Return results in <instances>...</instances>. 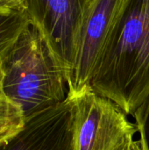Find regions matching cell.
<instances>
[{"mask_svg": "<svg viewBox=\"0 0 149 150\" xmlns=\"http://www.w3.org/2000/svg\"><path fill=\"white\" fill-rule=\"evenodd\" d=\"M133 116L135 120L139 142L142 150H149V93L136 108Z\"/></svg>", "mask_w": 149, "mask_h": 150, "instance_id": "9c48e42d", "label": "cell"}, {"mask_svg": "<svg viewBox=\"0 0 149 150\" xmlns=\"http://www.w3.org/2000/svg\"><path fill=\"white\" fill-rule=\"evenodd\" d=\"M0 86L25 119L68 97V76L37 27L29 24L0 56Z\"/></svg>", "mask_w": 149, "mask_h": 150, "instance_id": "7a4b0ae2", "label": "cell"}, {"mask_svg": "<svg viewBox=\"0 0 149 150\" xmlns=\"http://www.w3.org/2000/svg\"><path fill=\"white\" fill-rule=\"evenodd\" d=\"M0 10L24 12V0H0Z\"/></svg>", "mask_w": 149, "mask_h": 150, "instance_id": "30bf717a", "label": "cell"}, {"mask_svg": "<svg viewBox=\"0 0 149 150\" xmlns=\"http://www.w3.org/2000/svg\"><path fill=\"white\" fill-rule=\"evenodd\" d=\"M132 142H131L129 143H126L125 146H123L119 150H131V144H132Z\"/></svg>", "mask_w": 149, "mask_h": 150, "instance_id": "7c38bea8", "label": "cell"}, {"mask_svg": "<svg viewBox=\"0 0 149 150\" xmlns=\"http://www.w3.org/2000/svg\"><path fill=\"white\" fill-rule=\"evenodd\" d=\"M92 0H24V12L68 71L73 68L80 33Z\"/></svg>", "mask_w": 149, "mask_h": 150, "instance_id": "277c9868", "label": "cell"}, {"mask_svg": "<svg viewBox=\"0 0 149 150\" xmlns=\"http://www.w3.org/2000/svg\"><path fill=\"white\" fill-rule=\"evenodd\" d=\"M30 24L23 11L0 10V56Z\"/></svg>", "mask_w": 149, "mask_h": 150, "instance_id": "ba28073f", "label": "cell"}, {"mask_svg": "<svg viewBox=\"0 0 149 150\" xmlns=\"http://www.w3.org/2000/svg\"><path fill=\"white\" fill-rule=\"evenodd\" d=\"M68 98L73 112V150H119L134 140L135 124L113 101L90 87Z\"/></svg>", "mask_w": 149, "mask_h": 150, "instance_id": "3957f363", "label": "cell"}, {"mask_svg": "<svg viewBox=\"0 0 149 150\" xmlns=\"http://www.w3.org/2000/svg\"><path fill=\"white\" fill-rule=\"evenodd\" d=\"M90 87L127 115L149 93V0H126Z\"/></svg>", "mask_w": 149, "mask_h": 150, "instance_id": "6da1fadb", "label": "cell"}, {"mask_svg": "<svg viewBox=\"0 0 149 150\" xmlns=\"http://www.w3.org/2000/svg\"><path fill=\"white\" fill-rule=\"evenodd\" d=\"M25 123L23 110L4 93L0 86V145L19 133Z\"/></svg>", "mask_w": 149, "mask_h": 150, "instance_id": "52a82bcc", "label": "cell"}, {"mask_svg": "<svg viewBox=\"0 0 149 150\" xmlns=\"http://www.w3.org/2000/svg\"><path fill=\"white\" fill-rule=\"evenodd\" d=\"M131 150H142L138 140H133L131 144Z\"/></svg>", "mask_w": 149, "mask_h": 150, "instance_id": "8fae6325", "label": "cell"}, {"mask_svg": "<svg viewBox=\"0 0 149 150\" xmlns=\"http://www.w3.org/2000/svg\"><path fill=\"white\" fill-rule=\"evenodd\" d=\"M126 0H92L86 14L68 76V96L87 88L109 44Z\"/></svg>", "mask_w": 149, "mask_h": 150, "instance_id": "5b68a950", "label": "cell"}, {"mask_svg": "<svg viewBox=\"0 0 149 150\" xmlns=\"http://www.w3.org/2000/svg\"><path fill=\"white\" fill-rule=\"evenodd\" d=\"M0 150H73L70 98L25 119L23 129L2 143Z\"/></svg>", "mask_w": 149, "mask_h": 150, "instance_id": "8992f818", "label": "cell"}]
</instances>
